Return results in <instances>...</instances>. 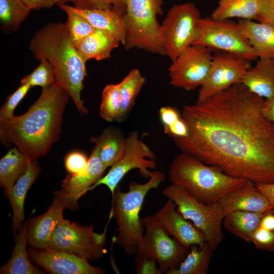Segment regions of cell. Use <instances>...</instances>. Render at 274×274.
<instances>
[{"instance_id": "6da1fadb", "label": "cell", "mask_w": 274, "mask_h": 274, "mask_svg": "<svg viewBox=\"0 0 274 274\" xmlns=\"http://www.w3.org/2000/svg\"><path fill=\"white\" fill-rule=\"evenodd\" d=\"M264 99L241 82L184 107L188 134L174 139L181 152L254 183H274V125L263 115Z\"/></svg>"}, {"instance_id": "7a4b0ae2", "label": "cell", "mask_w": 274, "mask_h": 274, "mask_svg": "<svg viewBox=\"0 0 274 274\" xmlns=\"http://www.w3.org/2000/svg\"><path fill=\"white\" fill-rule=\"evenodd\" d=\"M69 97L56 83L42 88L27 112L0 121L2 142L6 146L14 144L28 159L45 155L59 139Z\"/></svg>"}, {"instance_id": "3957f363", "label": "cell", "mask_w": 274, "mask_h": 274, "mask_svg": "<svg viewBox=\"0 0 274 274\" xmlns=\"http://www.w3.org/2000/svg\"><path fill=\"white\" fill-rule=\"evenodd\" d=\"M29 48L36 59L50 62L55 83L67 93L80 114H87L81 98L86 62L70 39L65 23L50 22L42 27L30 39Z\"/></svg>"}, {"instance_id": "277c9868", "label": "cell", "mask_w": 274, "mask_h": 274, "mask_svg": "<svg viewBox=\"0 0 274 274\" xmlns=\"http://www.w3.org/2000/svg\"><path fill=\"white\" fill-rule=\"evenodd\" d=\"M168 176L172 183L183 187L195 198L208 204L218 202L248 181L228 175L219 167L206 164L183 152L173 159Z\"/></svg>"}, {"instance_id": "5b68a950", "label": "cell", "mask_w": 274, "mask_h": 274, "mask_svg": "<svg viewBox=\"0 0 274 274\" xmlns=\"http://www.w3.org/2000/svg\"><path fill=\"white\" fill-rule=\"evenodd\" d=\"M165 179L162 172L154 170L147 182L141 184L132 181L126 192H122L118 186L112 195L110 213L118 227L114 242L125 253H137L144 236L143 220L140 217L143 204L150 190L157 188Z\"/></svg>"}, {"instance_id": "8992f818", "label": "cell", "mask_w": 274, "mask_h": 274, "mask_svg": "<svg viewBox=\"0 0 274 274\" xmlns=\"http://www.w3.org/2000/svg\"><path fill=\"white\" fill-rule=\"evenodd\" d=\"M123 14L127 49L137 48L165 55L161 24L157 16L163 13V0H125Z\"/></svg>"}, {"instance_id": "52a82bcc", "label": "cell", "mask_w": 274, "mask_h": 274, "mask_svg": "<svg viewBox=\"0 0 274 274\" xmlns=\"http://www.w3.org/2000/svg\"><path fill=\"white\" fill-rule=\"evenodd\" d=\"M161 193L174 201L177 210L203 233L210 247L215 251L223 239L222 224L225 216L219 203H204L183 187L173 183Z\"/></svg>"}, {"instance_id": "ba28073f", "label": "cell", "mask_w": 274, "mask_h": 274, "mask_svg": "<svg viewBox=\"0 0 274 274\" xmlns=\"http://www.w3.org/2000/svg\"><path fill=\"white\" fill-rule=\"evenodd\" d=\"M193 44L206 46L213 51L232 54L251 61L259 58L238 22L232 19L201 17L198 35Z\"/></svg>"}, {"instance_id": "9c48e42d", "label": "cell", "mask_w": 274, "mask_h": 274, "mask_svg": "<svg viewBox=\"0 0 274 274\" xmlns=\"http://www.w3.org/2000/svg\"><path fill=\"white\" fill-rule=\"evenodd\" d=\"M200 13L191 2L173 6L161 24L165 55L172 61L194 44L197 38Z\"/></svg>"}, {"instance_id": "30bf717a", "label": "cell", "mask_w": 274, "mask_h": 274, "mask_svg": "<svg viewBox=\"0 0 274 274\" xmlns=\"http://www.w3.org/2000/svg\"><path fill=\"white\" fill-rule=\"evenodd\" d=\"M107 226L96 233L93 224L82 226L63 219L53 231L47 248L68 253L86 260H95L106 252Z\"/></svg>"}, {"instance_id": "8fae6325", "label": "cell", "mask_w": 274, "mask_h": 274, "mask_svg": "<svg viewBox=\"0 0 274 274\" xmlns=\"http://www.w3.org/2000/svg\"><path fill=\"white\" fill-rule=\"evenodd\" d=\"M143 220L145 232L137 253L154 258L161 273H165L180 264L190 249L170 236L154 215H148Z\"/></svg>"}, {"instance_id": "7c38bea8", "label": "cell", "mask_w": 274, "mask_h": 274, "mask_svg": "<svg viewBox=\"0 0 274 274\" xmlns=\"http://www.w3.org/2000/svg\"><path fill=\"white\" fill-rule=\"evenodd\" d=\"M156 156L149 146L139 138L138 130L130 132L126 138V148L120 159L111 166L108 173L100 178L90 190L100 185L106 186L112 195L118 184L130 170L137 168L141 176L149 178L156 166Z\"/></svg>"}, {"instance_id": "4fadbf2b", "label": "cell", "mask_w": 274, "mask_h": 274, "mask_svg": "<svg viewBox=\"0 0 274 274\" xmlns=\"http://www.w3.org/2000/svg\"><path fill=\"white\" fill-rule=\"evenodd\" d=\"M213 55L206 46L190 45L172 61L168 69L169 84L186 91L200 87L208 75Z\"/></svg>"}, {"instance_id": "5bb4252c", "label": "cell", "mask_w": 274, "mask_h": 274, "mask_svg": "<svg viewBox=\"0 0 274 274\" xmlns=\"http://www.w3.org/2000/svg\"><path fill=\"white\" fill-rule=\"evenodd\" d=\"M250 60L232 54L216 51L213 55L208 75L200 87L196 102H202L241 83L252 66Z\"/></svg>"}, {"instance_id": "9a60e30c", "label": "cell", "mask_w": 274, "mask_h": 274, "mask_svg": "<svg viewBox=\"0 0 274 274\" xmlns=\"http://www.w3.org/2000/svg\"><path fill=\"white\" fill-rule=\"evenodd\" d=\"M107 168L94 146L88 158L86 170L80 174L66 176L62 181V189L55 191V195L63 201L66 208L72 210L77 209L78 200L102 177Z\"/></svg>"}, {"instance_id": "2e32d148", "label": "cell", "mask_w": 274, "mask_h": 274, "mask_svg": "<svg viewBox=\"0 0 274 274\" xmlns=\"http://www.w3.org/2000/svg\"><path fill=\"white\" fill-rule=\"evenodd\" d=\"M27 252L31 261L54 274H103L102 268L91 265L89 261L73 254L49 248L31 247Z\"/></svg>"}, {"instance_id": "e0dca14e", "label": "cell", "mask_w": 274, "mask_h": 274, "mask_svg": "<svg viewBox=\"0 0 274 274\" xmlns=\"http://www.w3.org/2000/svg\"><path fill=\"white\" fill-rule=\"evenodd\" d=\"M154 215L166 232L185 247L190 249L207 243L203 233L181 215L171 199H168Z\"/></svg>"}, {"instance_id": "ac0fdd59", "label": "cell", "mask_w": 274, "mask_h": 274, "mask_svg": "<svg viewBox=\"0 0 274 274\" xmlns=\"http://www.w3.org/2000/svg\"><path fill=\"white\" fill-rule=\"evenodd\" d=\"M66 206L56 197L47 211L43 215L30 220L27 225L28 244L33 248L46 249L52 234L58 224L64 219Z\"/></svg>"}, {"instance_id": "d6986e66", "label": "cell", "mask_w": 274, "mask_h": 274, "mask_svg": "<svg viewBox=\"0 0 274 274\" xmlns=\"http://www.w3.org/2000/svg\"><path fill=\"white\" fill-rule=\"evenodd\" d=\"M218 202L225 216L235 211L264 213L272 209L266 197L254 183L249 180L236 190L222 197Z\"/></svg>"}, {"instance_id": "ffe728a7", "label": "cell", "mask_w": 274, "mask_h": 274, "mask_svg": "<svg viewBox=\"0 0 274 274\" xmlns=\"http://www.w3.org/2000/svg\"><path fill=\"white\" fill-rule=\"evenodd\" d=\"M40 171L41 167L37 160L28 159L24 173L12 187L5 190V194L8 198L12 209V228L15 234L21 227V223L24 219V204L27 192Z\"/></svg>"}, {"instance_id": "44dd1931", "label": "cell", "mask_w": 274, "mask_h": 274, "mask_svg": "<svg viewBox=\"0 0 274 274\" xmlns=\"http://www.w3.org/2000/svg\"><path fill=\"white\" fill-rule=\"evenodd\" d=\"M61 10H68L86 18L95 28L107 31L115 37L123 45L125 40L124 16L116 9L77 8L66 4L57 5Z\"/></svg>"}, {"instance_id": "7402d4cb", "label": "cell", "mask_w": 274, "mask_h": 274, "mask_svg": "<svg viewBox=\"0 0 274 274\" xmlns=\"http://www.w3.org/2000/svg\"><path fill=\"white\" fill-rule=\"evenodd\" d=\"M241 83L264 99L274 97V58L260 57L243 76Z\"/></svg>"}, {"instance_id": "603a6c76", "label": "cell", "mask_w": 274, "mask_h": 274, "mask_svg": "<svg viewBox=\"0 0 274 274\" xmlns=\"http://www.w3.org/2000/svg\"><path fill=\"white\" fill-rule=\"evenodd\" d=\"M120 42L111 33L98 29L95 30L81 41L75 45L83 59L100 61L110 57L112 51Z\"/></svg>"}, {"instance_id": "cb8c5ba5", "label": "cell", "mask_w": 274, "mask_h": 274, "mask_svg": "<svg viewBox=\"0 0 274 274\" xmlns=\"http://www.w3.org/2000/svg\"><path fill=\"white\" fill-rule=\"evenodd\" d=\"M238 22L259 58H274V27L253 20L238 19Z\"/></svg>"}, {"instance_id": "d4e9b609", "label": "cell", "mask_w": 274, "mask_h": 274, "mask_svg": "<svg viewBox=\"0 0 274 274\" xmlns=\"http://www.w3.org/2000/svg\"><path fill=\"white\" fill-rule=\"evenodd\" d=\"M90 142L97 148L99 156L108 168L115 164L123 155L126 148V138L119 129L110 127L105 129Z\"/></svg>"}, {"instance_id": "484cf974", "label": "cell", "mask_w": 274, "mask_h": 274, "mask_svg": "<svg viewBox=\"0 0 274 274\" xmlns=\"http://www.w3.org/2000/svg\"><path fill=\"white\" fill-rule=\"evenodd\" d=\"M28 243L26 224L21 226L16 236L15 245L9 260L0 268L1 274H41L44 272L30 262L26 245Z\"/></svg>"}, {"instance_id": "4316f807", "label": "cell", "mask_w": 274, "mask_h": 274, "mask_svg": "<svg viewBox=\"0 0 274 274\" xmlns=\"http://www.w3.org/2000/svg\"><path fill=\"white\" fill-rule=\"evenodd\" d=\"M263 213L235 211L228 213L222 224L226 230L247 243L259 227Z\"/></svg>"}, {"instance_id": "83f0119b", "label": "cell", "mask_w": 274, "mask_h": 274, "mask_svg": "<svg viewBox=\"0 0 274 274\" xmlns=\"http://www.w3.org/2000/svg\"><path fill=\"white\" fill-rule=\"evenodd\" d=\"M214 251L209 244L192 246L180 264L168 270L166 274H207Z\"/></svg>"}, {"instance_id": "f1b7e54d", "label": "cell", "mask_w": 274, "mask_h": 274, "mask_svg": "<svg viewBox=\"0 0 274 274\" xmlns=\"http://www.w3.org/2000/svg\"><path fill=\"white\" fill-rule=\"evenodd\" d=\"M258 9V0H219L211 17L215 20H257Z\"/></svg>"}, {"instance_id": "f546056e", "label": "cell", "mask_w": 274, "mask_h": 274, "mask_svg": "<svg viewBox=\"0 0 274 274\" xmlns=\"http://www.w3.org/2000/svg\"><path fill=\"white\" fill-rule=\"evenodd\" d=\"M28 159L16 147L0 160V184L5 190L12 187L26 170Z\"/></svg>"}, {"instance_id": "4dcf8cb0", "label": "cell", "mask_w": 274, "mask_h": 274, "mask_svg": "<svg viewBox=\"0 0 274 274\" xmlns=\"http://www.w3.org/2000/svg\"><path fill=\"white\" fill-rule=\"evenodd\" d=\"M145 82L146 79L140 71L133 68L119 83L121 100V121L125 120L133 108L135 99Z\"/></svg>"}, {"instance_id": "1f68e13d", "label": "cell", "mask_w": 274, "mask_h": 274, "mask_svg": "<svg viewBox=\"0 0 274 274\" xmlns=\"http://www.w3.org/2000/svg\"><path fill=\"white\" fill-rule=\"evenodd\" d=\"M30 11L21 0H0L2 30L6 33L16 30Z\"/></svg>"}, {"instance_id": "d6a6232c", "label": "cell", "mask_w": 274, "mask_h": 274, "mask_svg": "<svg viewBox=\"0 0 274 274\" xmlns=\"http://www.w3.org/2000/svg\"><path fill=\"white\" fill-rule=\"evenodd\" d=\"M99 114L108 122L121 121V100L119 84H109L104 88Z\"/></svg>"}, {"instance_id": "836d02e7", "label": "cell", "mask_w": 274, "mask_h": 274, "mask_svg": "<svg viewBox=\"0 0 274 274\" xmlns=\"http://www.w3.org/2000/svg\"><path fill=\"white\" fill-rule=\"evenodd\" d=\"M66 15L65 23L68 36L74 44H77L94 30L95 28L84 17L68 10H62Z\"/></svg>"}, {"instance_id": "e575fe53", "label": "cell", "mask_w": 274, "mask_h": 274, "mask_svg": "<svg viewBox=\"0 0 274 274\" xmlns=\"http://www.w3.org/2000/svg\"><path fill=\"white\" fill-rule=\"evenodd\" d=\"M55 83L54 68L46 60L40 61L39 65L30 73L24 76L21 84H28L32 88L40 86L42 88L48 87Z\"/></svg>"}, {"instance_id": "d590c367", "label": "cell", "mask_w": 274, "mask_h": 274, "mask_svg": "<svg viewBox=\"0 0 274 274\" xmlns=\"http://www.w3.org/2000/svg\"><path fill=\"white\" fill-rule=\"evenodd\" d=\"M31 88L28 84H21L16 90L8 96L6 102L0 109V121L8 119L14 116V111L16 107Z\"/></svg>"}, {"instance_id": "8d00e7d4", "label": "cell", "mask_w": 274, "mask_h": 274, "mask_svg": "<svg viewBox=\"0 0 274 274\" xmlns=\"http://www.w3.org/2000/svg\"><path fill=\"white\" fill-rule=\"evenodd\" d=\"M73 6L83 9L113 8L123 14L125 11V0H76Z\"/></svg>"}, {"instance_id": "74e56055", "label": "cell", "mask_w": 274, "mask_h": 274, "mask_svg": "<svg viewBox=\"0 0 274 274\" xmlns=\"http://www.w3.org/2000/svg\"><path fill=\"white\" fill-rule=\"evenodd\" d=\"M88 161V158L84 153L79 151H72L65 157V167L70 174H80L86 170Z\"/></svg>"}, {"instance_id": "f35d334b", "label": "cell", "mask_w": 274, "mask_h": 274, "mask_svg": "<svg viewBox=\"0 0 274 274\" xmlns=\"http://www.w3.org/2000/svg\"><path fill=\"white\" fill-rule=\"evenodd\" d=\"M251 243L257 249L274 252V230H268L259 226L253 234Z\"/></svg>"}, {"instance_id": "ab89813d", "label": "cell", "mask_w": 274, "mask_h": 274, "mask_svg": "<svg viewBox=\"0 0 274 274\" xmlns=\"http://www.w3.org/2000/svg\"><path fill=\"white\" fill-rule=\"evenodd\" d=\"M135 269L138 274H161L156 260L143 253L136 254Z\"/></svg>"}, {"instance_id": "60d3db41", "label": "cell", "mask_w": 274, "mask_h": 274, "mask_svg": "<svg viewBox=\"0 0 274 274\" xmlns=\"http://www.w3.org/2000/svg\"><path fill=\"white\" fill-rule=\"evenodd\" d=\"M257 20L274 27V0H258Z\"/></svg>"}, {"instance_id": "b9f144b4", "label": "cell", "mask_w": 274, "mask_h": 274, "mask_svg": "<svg viewBox=\"0 0 274 274\" xmlns=\"http://www.w3.org/2000/svg\"><path fill=\"white\" fill-rule=\"evenodd\" d=\"M159 115L163 131L174 124L182 117L176 109L169 106L160 108L159 110Z\"/></svg>"}, {"instance_id": "7bdbcfd3", "label": "cell", "mask_w": 274, "mask_h": 274, "mask_svg": "<svg viewBox=\"0 0 274 274\" xmlns=\"http://www.w3.org/2000/svg\"><path fill=\"white\" fill-rule=\"evenodd\" d=\"M163 131L164 133L174 138V139H181L188 135V128L187 123L181 117L174 124Z\"/></svg>"}, {"instance_id": "ee69618b", "label": "cell", "mask_w": 274, "mask_h": 274, "mask_svg": "<svg viewBox=\"0 0 274 274\" xmlns=\"http://www.w3.org/2000/svg\"><path fill=\"white\" fill-rule=\"evenodd\" d=\"M255 184L268 199L274 211V183H255Z\"/></svg>"}, {"instance_id": "f6af8a7d", "label": "cell", "mask_w": 274, "mask_h": 274, "mask_svg": "<svg viewBox=\"0 0 274 274\" xmlns=\"http://www.w3.org/2000/svg\"><path fill=\"white\" fill-rule=\"evenodd\" d=\"M31 11L52 7L54 4L50 0H21Z\"/></svg>"}, {"instance_id": "bcb514c9", "label": "cell", "mask_w": 274, "mask_h": 274, "mask_svg": "<svg viewBox=\"0 0 274 274\" xmlns=\"http://www.w3.org/2000/svg\"><path fill=\"white\" fill-rule=\"evenodd\" d=\"M259 226L268 230H274V211L272 209L263 213Z\"/></svg>"}, {"instance_id": "7dc6e473", "label": "cell", "mask_w": 274, "mask_h": 274, "mask_svg": "<svg viewBox=\"0 0 274 274\" xmlns=\"http://www.w3.org/2000/svg\"><path fill=\"white\" fill-rule=\"evenodd\" d=\"M262 111L264 116L274 125V97L264 100Z\"/></svg>"}, {"instance_id": "c3c4849f", "label": "cell", "mask_w": 274, "mask_h": 274, "mask_svg": "<svg viewBox=\"0 0 274 274\" xmlns=\"http://www.w3.org/2000/svg\"><path fill=\"white\" fill-rule=\"evenodd\" d=\"M50 1L52 2L54 5L66 4L67 3H72L73 4H74L76 1V0H50Z\"/></svg>"}]
</instances>
